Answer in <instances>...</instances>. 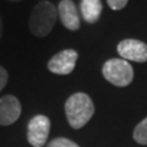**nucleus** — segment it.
I'll return each instance as SVG.
<instances>
[{"instance_id":"f257e3e1","label":"nucleus","mask_w":147,"mask_h":147,"mask_svg":"<svg viewBox=\"0 0 147 147\" xmlns=\"http://www.w3.org/2000/svg\"><path fill=\"white\" fill-rule=\"evenodd\" d=\"M66 119L72 129H81L94 114V105L88 94L77 92L71 94L65 103Z\"/></svg>"},{"instance_id":"f03ea898","label":"nucleus","mask_w":147,"mask_h":147,"mask_svg":"<svg viewBox=\"0 0 147 147\" xmlns=\"http://www.w3.org/2000/svg\"><path fill=\"white\" fill-rule=\"evenodd\" d=\"M58 18V9L50 1H39L30 16V31L37 37H45L52 32Z\"/></svg>"},{"instance_id":"7ed1b4c3","label":"nucleus","mask_w":147,"mask_h":147,"mask_svg":"<svg viewBox=\"0 0 147 147\" xmlns=\"http://www.w3.org/2000/svg\"><path fill=\"white\" fill-rule=\"evenodd\" d=\"M104 79L117 87H125L134 79V69L124 59H109L102 69Z\"/></svg>"},{"instance_id":"20e7f679","label":"nucleus","mask_w":147,"mask_h":147,"mask_svg":"<svg viewBox=\"0 0 147 147\" xmlns=\"http://www.w3.org/2000/svg\"><path fill=\"white\" fill-rule=\"evenodd\" d=\"M50 131V120L45 115H36L28 123L27 140L33 147H43L48 140Z\"/></svg>"},{"instance_id":"39448f33","label":"nucleus","mask_w":147,"mask_h":147,"mask_svg":"<svg viewBox=\"0 0 147 147\" xmlns=\"http://www.w3.org/2000/svg\"><path fill=\"white\" fill-rule=\"evenodd\" d=\"M117 50L124 60L137 63L147 61V44L139 39H124L118 44Z\"/></svg>"},{"instance_id":"423d86ee","label":"nucleus","mask_w":147,"mask_h":147,"mask_svg":"<svg viewBox=\"0 0 147 147\" xmlns=\"http://www.w3.org/2000/svg\"><path fill=\"white\" fill-rule=\"evenodd\" d=\"M79 58L76 50L74 49H65L55 54L48 63L49 71L57 75H69L74 71Z\"/></svg>"},{"instance_id":"0eeeda50","label":"nucleus","mask_w":147,"mask_h":147,"mask_svg":"<svg viewBox=\"0 0 147 147\" xmlns=\"http://www.w3.org/2000/svg\"><path fill=\"white\" fill-rule=\"evenodd\" d=\"M21 114V103L15 96L6 94L0 98V125H11Z\"/></svg>"},{"instance_id":"6e6552de","label":"nucleus","mask_w":147,"mask_h":147,"mask_svg":"<svg viewBox=\"0 0 147 147\" xmlns=\"http://www.w3.org/2000/svg\"><path fill=\"white\" fill-rule=\"evenodd\" d=\"M58 13L65 28L70 31H76L80 28L79 12L72 0H61L58 5Z\"/></svg>"},{"instance_id":"1a4fd4ad","label":"nucleus","mask_w":147,"mask_h":147,"mask_svg":"<svg viewBox=\"0 0 147 147\" xmlns=\"http://www.w3.org/2000/svg\"><path fill=\"white\" fill-rule=\"evenodd\" d=\"M102 1L100 0H81L82 17L88 24H94L102 13Z\"/></svg>"},{"instance_id":"9d476101","label":"nucleus","mask_w":147,"mask_h":147,"mask_svg":"<svg viewBox=\"0 0 147 147\" xmlns=\"http://www.w3.org/2000/svg\"><path fill=\"white\" fill-rule=\"evenodd\" d=\"M134 140L140 145H147V118L136 125L134 130Z\"/></svg>"},{"instance_id":"9b49d317","label":"nucleus","mask_w":147,"mask_h":147,"mask_svg":"<svg viewBox=\"0 0 147 147\" xmlns=\"http://www.w3.org/2000/svg\"><path fill=\"white\" fill-rule=\"evenodd\" d=\"M48 147H80V146L71 140L65 139V137H58V139L50 141Z\"/></svg>"},{"instance_id":"f8f14e48","label":"nucleus","mask_w":147,"mask_h":147,"mask_svg":"<svg viewBox=\"0 0 147 147\" xmlns=\"http://www.w3.org/2000/svg\"><path fill=\"white\" fill-rule=\"evenodd\" d=\"M127 1L129 0H107L109 7L112 9V10H115V11L121 10V9L125 7Z\"/></svg>"},{"instance_id":"ddd939ff","label":"nucleus","mask_w":147,"mask_h":147,"mask_svg":"<svg viewBox=\"0 0 147 147\" xmlns=\"http://www.w3.org/2000/svg\"><path fill=\"white\" fill-rule=\"evenodd\" d=\"M7 80H9V74L6 71V69L0 65V91L6 86Z\"/></svg>"},{"instance_id":"4468645a","label":"nucleus","mask_w":147,"mask_h":147,"mask_svg":"<svg viewBox=\"0 0 147 147\" xmlns=\"http://www.w3.org/2000/svg\"><path fill=\"white\" fill-rule=\"evenodd\" d=\"M1 36H3V21L1 17H0V39H1Z\"/></svg>"},{"instance_id":"2eb2a0df","label":"nucleus","mask_w":147,"mask_h":147,"mask_svg":"<svg viewBox=\"0 0 147 147\" xmlns=\"http://www.w3.org/2000/svg\"><path fill=\"white\" fill-rule=\"evenodd\" d=\"M10 1H13V3H17V1H21V0H10Z\"/></svg>"}]
</instances>
